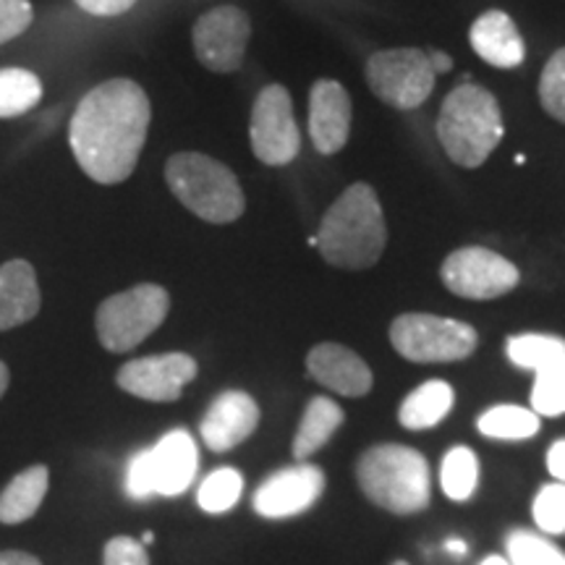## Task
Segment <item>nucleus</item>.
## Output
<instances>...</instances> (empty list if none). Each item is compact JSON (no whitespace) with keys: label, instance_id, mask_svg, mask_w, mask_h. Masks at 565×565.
<instances>
[{"label":"nucleus","instance_id":"obj_15","mask_svg":"<svg viewBox=\"0 0 565 565\" xmlns=\"http://www.w3.org/2000/svg\"><path fill=\"white\" fill-rule=\"evenodd\" d=\"M351 134V97L333 79L315 82L309 92V137L320 154L341 152Z\"/></svg>","mask_w":565,"mask_h":565},{"label":"nucleus","instance_id":"obj_10","mask_svg":"<svg viewBox=\"0 0 565 565\" xmlns=\"http://www.w3.org/2000/svg\"><path fill=\"white\" fill-rule=\"evenodd\" d=\"M440 278L450 294L471 301L498 299L519 286V267L484 246H466L445 259Z\"/></svg>","mask_w":565,"mask_h":565},{"label":"nucleus","instance_id":"obj_26","mask_svg":"<svg viewBox=\"0 0 565 565\" xmlns=\"http://www.w3.org/2000/svg\"><path fill=\"white\" fill-rule=\"evenodd\" d=\"M244 492V477L238 469L223 466L215 469L212 475L202 479L200 490H196V503L207 513H225L242 500Z\"/></svg>","mask_w":565,"mask_h":565},{"label":"nucleus","instance_id":"obj_14","mask_svg":"<svg viewBox=\"0 0 565 565\" xmlns=\"http://www.w3.org/2000/svg\"><path fill=\"white\" fill-rule=\"evenodd\" d=\"M257 401L244 391H225L210 404L200 424V433L212 454H225V450L242 445L257 429Z\"/></svg>","mask_w":565,"mask_h":565},{"label":"nucleus","instance_id":"obj_31","mask_svg":"<svg viewBox=\"0 0 565 565\" xmlns=\"http://www.w3.org/2000/svg\"><path fill=\"white\" fill-rule=\"evenodd\" d=\"M540 100L555 121L565 124V47L547 61L540 79Z\"/></svg>","mask_w":565,"mask_h":565},{"label":"nucleus","instance_id":"obj_20","mask_svg":"<svg viewBox=\"0 0 565 565\" xmlns=\"http://www.w3.org/2000/svg\"><path fill=\"white\" fill-rule=\"evenodd\" d=\"M456 393L454 387L443 380H429L412 391L404 398L398 408V422L404 424L412 433H422V429H433L440 424L445 416L454 408Z\"/></svg>","mask_w":565,"mask_h":565},{"label":"nucleus","instance_id":"obj_35","mask_svg":"<svg viewBox=\"0 0 565 565\" xmlns=\"http://www.w3.org/2000/svg\"><path fill=\"white\" fill-rule=\"evenodd\" d=\"M74 3L92 17H121V13L134 9L137 0H74Z\"/></svg>","mask_w":565,"mask_h":565},{"label":"nucleus","instance_id":"obj_27","mask_svg":"<svg viewBox=\"0 0 565 565\" xmlns=\"http://www.w3.org/2000/svg\"><path fill=\"white\" fill-rule=\"evenodd\" d=\"M532 412L536 416H563L565 414V356L553 359L534 370Z\"/></svg>","mask_w":565,"mask_h":565},{"label":"nucleus","instance_id":"obj_8","mask_svg":"<svg viewBox=\"0 0 565 565\" xmlns=\"http://www.w3.org/2000/svg\"><path fill=\"white\" fill-rule=\"evenodd\" d=\"M437 74L416 47L380 51L366 61V82L374 97L398 110H414L433 95Z\"/></svg>","mask_w":565,"mask_h":565},{"label":"nucleus","instance_id":"obj_7","mask_svg":"<svg viewBox=\"0 0 565 565\" xmlns=\"http://www.w3.org/2000/svg\"><path fill=\"white\" fill-rule=\"evenodd\" d=\"M391 343L416 364L461 362L477 351L479 335L471 324L435 315H401L391 324Z\"/></svg>","mask_w":565,"mask_h":565},{"label":"nucleus","instance_id":"obj_34","mask_svg":"<svg viewBox=\"0 0 565 565\" xmlns=\"http://www.w3.org/2000/svg\"><path fill=\"white\" fill-rule=\"evenodd\" d=\"M103 565H150L147 547L131 536H113L105 545Z\"/></svg>","mask_w":565,"mask_h":565},{"label":"nucleus","instance_id":"obj_5","mask_svg":"<svg viewBox=\"0 0 565 565\" xmlns=\"http://www.w3.org/2000/svg\"><path fill=\"white\" fill-rule=\"evenodd\" d=\"M166 181L186 210L202 221L225 225L244 215L242 183L223 162L200 152H179L168 160Z\"/></svg>","mask_w":565,"mask_h":565},{"label":"nucleus","instance_id":"obj_21","mask_svg":"<svg viewBox=\"0 0 565 565\" xmlns=\"http://www.w3.org/2000/svg\"><path fill=\"white\" fill-rule=\"evenodd\" d=\"M47 466H30L9 482L0 492V521L3 524H21L40 511L47 494Z\"/></svg>","mask_w":565,"mask_h":565},{"label":"nucleus","instance_id":"obj_38","mask_svg":"<svg viewBox=\"0 0 565 565\" xmlns=\"http://www.w3.org/2000/svg\"><path fill=\"white\" fill-rule=\"evenodd\" d=\"M427 58H429V66H433L435 74H448L450 66H454V61H450V55L443 53V51L427 53Z\"/></svg>","mask_w":565,"mask_h":565},{"label":"nucleus","instance_id":"obj_17","mask_svg":"<svg viewBox=\"0 0 565 565\" xmlns=\"http://www.w3.org/2000/svg\"><path fill=\"white\" fill-rule=\"evenodd\" d=\"M154 471V494L179 498L192 487L196 469H200V450L194 437L186 429H173L162 435L158 445L150 448Z\"/></svg>","mask_w":565,"mask_h":565},{"label":"nucleus","instance_id":"obj_43","mask_svg":"<svg viewBox=\"0 0 565 565\" xmlns=\"http://www.w3.org/2000/svg\"><path fill=\"white\" fill-rule=\"evenodd\" d=\"M393 565H408V563H404V561H398V563H393Z\"/></svg>","mask_w":565,"mask_h":565},{"label":"nucleus","instance_id":"obj_9","mask_svg":"<svg viewBox=\"0 0 565 565\" xmlns=\"http://www.w3.org/2000/svg\"><path fill=\"white\" fill-rule=\"evenodd\" d=\"M249 141L252 152L265 166L280 168L296 160L301 150L299 126L294 118V103L286 87L280 84H267L259 92L257 100L252 108V124H249Z\"/></svg>","mask_w":565,"mask_h":565},{"label":"nucleus","instance_id":"obj_23","mask_svg":"<svg viewBox=\"0 0 565 565\" xmlns=\"http://www.w3.org/2000/svg\"><path fill=\"white\" fill-rule=\"evenodd\" d=\"M477 429L492 440H529L540 433V416L524 406H492L479 416Z\"/></svg>","mask_w":565,"mask_h":565},{"label":"nucleus","instance_id":"obj_12","mask_svg":"<svg viewBox=\"0 0 565 565\" xmlns=\"http://www.w3.org/2000/svg\"><path fill=\"white\" fill-rule=\"evenodd\" d=\"M196 362L189 353H160V356H145L126 362L118 370V387L141 401L154 404H171L179 401L183 387L196 377Z\"/></svg>","mask_w":565,"mask_h":565},{"label":"nucleus","instance_id":"obj_36","mask_svg":"<svg viewBox=\"0 0 565 565\" xmlns=\"http://www.w3.org/2000/svg\"><path fill=\"white\" fill-rule=\"evenodd\" d=\"M547 471L553 475L557 482L565 484V437L555 440L547 450Z\"/></svg>","mask_w":565,"mask_h":565},{"label":"nucleus","instance_id":"obj_39","mask_svg":"<svg viewBox=\"0 0 565 565\" xmlns=\"http://www.w3.org/2000/svg\"><path fill=\"white\" fill-rule=\"evenodd\" d=\"M445 550L456 557H463L466 553H469V547H466V542H461V540H448L445 542Z\"/></svg>","mask_w":565,"mask_h":565},{"label":"nucleus","instance_id":"obj_40","mask_svg":"<svg viewBox=\"0 0 565 565\" xmlns=\"http://www.w3.org/2000/svg\"><path fill=\"white\" fill-rule=\"evenodd\" d=\"M6 391H9V366L0 362V398H3Z\"/></svg>","mask_w":565,"mask_h":565},{"label":"nucleus","instance_id":"obj_28","mask_svg":"<svg viewBox=\"0 0 565 565\" xmlns=\"http://www.w3.org/2000/svg\"><path fill=\"white\" fill-rule=\"evenodd\" d=\"M505 353L515 366H521V370H540L542 364L565 356V338L542 333L513 335L508 338Z\"/></svg>","mask_w":565,"mask_h":565},{"label":"nucleus","instance_id":"obj_19","mask_svg":"<svg viewBox=\"0 0 565 565\" xmlns=\"http://www.w3.org/2000/svg\"><path fill=\"white\" fill-rule=\"evenodd\" d=\"M40 312V286L26 259L0 265V333L30 322Z\"/></svg>","mask_w":565,"mask_h":565},{"label":"nucleus","instance_id":"obj_13","mask_svg":"<svg viewBox=\"0 0 565 565\" xmlns=\"http://www.w3.org/2000/svg\"><path fill=\"white\" fill-rule=\"evenodd\" d=\"M324 492V471L320 466L299 461L275 471L254 492V513L263 519L280 521L309 511Z\"/></svg>","mask_w":565,"mask_h":565},{"label":"nucleus","instance_id":"obj_42","mask_svg":"<svg viewBox=\"0 0 565 565\" xmlns=\"http://www.w3.org/2000/svg\"><path fill=\"white\" fill-rule=\"evenodd\" d=\"M139 542H141V545H145V547H147V545H152V542H154V534H152V532H145V534H141V540H139Z\"/></svg>","mask_w":565,"mask_h":565},{"label":"nucleus","instance_id":"obj_16","mask_svg":"<svg viewBox=\"0 0 565 565\" xmlns=\"http://www.w3.org/2000/svg\"><path fill=\"white\" fill-rule=\"evenodd\" d=\"M309 377L341 393L345 398H362L372 391V370L359 353L345 349L341 343H320L307 356Z\"/></svg>","mask_w":565,"mask_h":565},{"label":"nucleus","instance_id":"obj_30","mask_svg":"<svg viewBox=\"0 0 565 565\" xmlns=\"http://www.w3.org/2000/svg\"><path fill=\"white\" fill-rule=\"evenodd\" d=\"M534 524L550 536L565 534V484L553 482L536 492L532 503Z\"/></svg>","mask_w":565,"mask_h":565},{"label":"nucleus","instance_id":"obj_18","mask_svg":"<svg viewBox=\"0 0 565 565\" xmlns=\"http://www.w3.org/2000/svg\"><path fill=\"white\" fill-rule=\"evenodd\" d=\"M471 47L494 68H515L526 58L524 38L505 11H484L469 32Z\"/></svg>","mask_w":565,"mask_h":565},{"label":"nucleus","instance_id":"obj_11","mask_svg":"<svg viewBox=\"0 0 565 565\" xmlns=\"http://www.w3.org/2000/svg\"><path fill=\"white\" fill-rule=\"evenodd\" d=\"M252 38V21L236 6H217L196 19L192 30L194 53L204 68L231 74L244 63Z\"/></svg>","mask_w":565,"mask_h":565},{"label":"nucleus","instance_id":"obj_3","mask_svg":"<svg viewBox=\"0 0 565 565\" xmlns=\"http://www.w3.org/2000/svg\"><path fill=\"white\" fill-rule=\"evenodd\" d=\"M503 134V113L492 92L463 82L445 97L437 118V137L456 166H482L500 145Z\"/></svg>","mask_w":565,"mask_h":565},{"label":"nucleus","instance_id":"obj_2","mask_svg":"<svg viewBox=\"0 0 565 565\" xmlns=\"http://www.w3.org/2000/svg\"><path fill=\"white\" fill-rule=\"evenodd\" d=\"M387 244L383 204L370 183H351L324 212L317 246L341 270H366L377 265Z\"/></svg>","mask_w":565,"mask_h":565},{"label":"nucleus","instance_id":"obj_41","mask_svg":"<svg viewBox=\"0 0 565 565\" xmlns=\"http://www.w3.org/2000/svg\"><path fill=\"white\" fill-rule=\"evenodd\" d=\"M479 565H511V563H508V557H503V555H490V557H484Z\"/></svg>","mask_w":565,"mask_h":565},{"label":"nucleus","instance_id":"obj_22","mask_svg":"<svg viewBox=\"0 0 565 565\" xmlns=\"http://www.w3.org/2000/svg\"><path fill=\"white\" fill-rule=\"evenodd\" d=\"M343 424V408L335 401L317 395L303 408L299 433L294 437V456L303 461V458L315 456L322 445H328L335 429Z\"/></svg>","mask_w":565,"mask_h":565},{"label":"nucleus","instance_id":"obj_32","mask_svg":"<svg viewBox=\"0 0 565 565\" xmlns=\"http://www.w3.org/2000/svg\"><path fill=\"white\" fill-rule=\"evenodd\" d=\"M126 494L131 500H150L154 494V471H152V456L150 448L137 450L126 463V479H124Z\"/></svg>","mask_w":565,"mask_h":565},{"label":"nucleus","instance_id":"obj_24","mask_svg":"<svg viewBox=\"0 0 565 565\" xmlns=\"http://www.w3.org/2000/svg\"><path fill=\"white\" fill-rule=\"evenodd\" d=\"M479 458L466 445H456L445 454L440 463V487L454 503H466L477 492Z\"/></svg>","mask_w":565,"mask_h":565},{"label":"nucleus","instance_id":"obj_6","mask_svg":"<svg viewBox=\"0 0 565 565\" xmlns=\"http://www.w3.org/2000/svg\"><path fill=\"white\" fill-rule=\"evenodd\" d=\"M171 309V296L162 286L141 282L129 291L110 296L97 309V338L113 353H126L147 341Z\"/></svg>","mask_w":565,"mask_h":565},{"label":"nucleus","instance_id":"obj_1","mask_svg":"<svg viewBox=\"0 0 565 565\" xmlns=\"http://www.w3.org/2000/svg\"><path fill=\"white\" fill-rule=\"evenodd\" d=\"M150 97L131 79L97 84L76 105L68 141L79 168L92 181L121 183L137 168L150 131Z\"/></svg>","mask_w":565,"mask_h":565},{"label":"nucleus","instance_id":"obj_33","mask_svg":"<svg viewBox=\"0 0 565 565\" xmlns=\"http://www.w3.org/2000/svg\"><path fill=\"white\" fill-rule=\"evenodd\" d=\"M32 17L34 11L30 0H0V45L26 32Z\"/></svg>","mask_w":565,"mask_h":565},{"label":"nucleus","instance_id":"obj_37","mask_svg":"<svg viewBox=\"0 0 565 565\" xmlns=\"http://www.w3.org/2000/svg\"><path fill=\"white\" fill-rule=\"evenodd\" d=\"M0 565H42L38 557L30 553H19V550H6L0 553Z\"/></svg>","mask_w":565,"mask_h":565},{"label":"nucleus","instance_id":"obj_29","mask_svg":"<svg viewBox=\"0 0 565 565\" xmlns=\"http://www.w3.org/2000/svg\"><path fill=\"white\" fill-rule=\"evenodd\" d=\"M505 550L511 565H565L563 550L529 529H513L505 540Z\"/></svg>","mask_w":565,"mask_h":565},{"label":"nucleus","instance_id":"obj_4","mask_svg":"<svg viewBox=\"0 0 565 565\" xmlns=\"http://www.w3.org/2000/svg\"><path fill=\"white\" fill-rule=\"evenodd\" d=\"M356 482L374 505L398 515L429 505V466L419 450L406 445H374L356 463Z\"/></svg>","mask_w":565,"mask_h":565},{"label":"nucleus","instance_id":"obj_25","mask_svg":"<svg viewBox=\"0 0 565 565\" xmlns=\"http://www.w3.org/2000/svg\"><path fill=\"white\" fill-rule=\"evenodd\" d=\"M42 100V82L26 68H0V118L30 113Z\"/></svg>","mask_w":565,"mask_h":565}]
</instances>
